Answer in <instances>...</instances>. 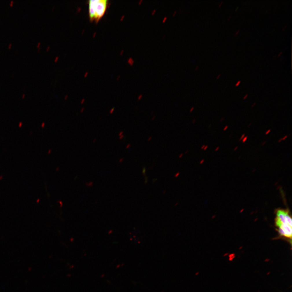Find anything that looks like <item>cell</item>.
<instances>
[{"label":"cell","instance_id":"obj_1","mask_svg":"<svg viewBox=\"0 0 292 292\" xmlns=\"http://www.w3.org/2000/svg\"><path fill=\"white\" fill-rule=\"evenodd\" d=\"M108 0H91L88 1L89 17L91 22L98 23L106 12Z\"/></svg>","mask_w":292,"mask_h":292},{"label":"cell","instance_id":"obj_2","mask_svg":"<svg viewBox=\"0 0 292 292\" xmlns=\"http://www.w3.org/2000/svg\"><path fill=\"white\" fill-rule=\"evenodd\" d=\"M275 226L278 232V239H282L287 241L291 246L292 244V226L284 224L275 218Z\"/></svg>","mask_w":292,"mask_h":292},{"label":"cell","instance_id":"obj_3","mask_svg":"<svg viewBox=\"0 0 292 292\" xmlns=\"http://www.w3.org/2000/svg\"><path fill=\"white\" fill-rule=\"evenodd\" d=\"M276 218L284 224L292 226V217L289 211L286 209H278L276 212Z\"/></svg>","mask_w":292,"mask_h":292},{"label":"cell","instance_id":"obj_4","mask_svg":"<svg viewBox=\"0 0 292 292\" xmlns=\"http://www.w3.org/2000/svg\"><path fill=\"white\" fill-rule=\"evenodd\" d=\"M129 63H130V64H131V65H133V64H134V60H133V59H132V58H130V60H129Z\"/></svg>","mask_w":292,"mask_h":292},{"label":"cell","instance_id":"obj_5","mask_svg":"<svg viewBox=\"0 0 292 292\" xmlns=\"http://www.w3.org/2000/svg\"><path fill=\"white\" fill-rule=\"evenodd\" d=\"M115 108H112V109H111V110H110V111H109V113H110V114H113V113H114V111H115Z\"/></svg>","mask_w":292,"mask_h":292},{"label":"cell","instance_id":"obj_6","mask_svg":"<svg viewBox=\"0 0 292 292\" xmlns=\"http://www.w3.org/2000/svg\"><path fill=\"white\" fill-rule=\"evenodd\" d=\"M247 136H245V137L243 138V140H242V142L243 143H245L246 142V140H247Z\"/></svg>","mask_w":292,"mask_h":292},{"label":"cell","instance_id":"obj_7","mask_svg":"<svg viewBox=\"0 0 292 292\" xmlns=\"http://www.w3.org/2000/svg\"><path fill=\"white\" fill-rule=\"evenodd\" d=\"M245 134H242V136H241V138H240V139H239V141H241V140H243V138L245 137Z\"/></svg>","mask_w":292,"mask_h":292},{"label":"cell","instance_id":"obj_8","mask_svg":"<svg viewBox=\"0 0 292 292\" xmlns=\"http://www.w3.org/2000/svg\"><path fill=\"white\" fill-rule=\"evenodd\" d=\"M167 19H168V17H167V16L164 17V18H163V19L162 21V23H165L166 21H167Z\"/></svg>","mask_w":292,"mask_h":292},{"label":"cell","instance_id":"obj_9","mask_svg":"<svg viewBox=\"0 0 292 292\" xmlns=\"http://www.w3.org/2000/svg\"><path fill=\"white\" fill-rule=\"evenodd\" d=\"M156 12V9H154V10H153L152 11V12H151V15L153 16V15H154L155 14Z\"/></svg>","mask_w":292,"mask_h":292},{"label":"cell","instance_id":"obj_10","mask_svg":"<svg viewBox=\"0 0 292 292\" xmlns=\"http://www.w3.org/2000/svg\"><path fill=\"white\" fill-rule=\"evenodd\" d=\"M240 83H241V80L238 81L237 82V83H236V84H235V86L236 87L238 86H239V85H240Z\"/></svg>","mask_w":292,"mask_h":292},{"label":"cell","instance_id":"obj_11","mask_svg":"<svg viewBox=\"0 0 292 292\" xmlns=\"http://www.w3.org/2000/svg\"><path fill=\"white\" fill-rule=\"evenodd\" d=\"M142 96H143V95H142V94L140 95V96H138V100H141V99H142Z\"/></svg>","mask_w":292,"mask_h":292},{"label":"cell","instance_id":"obj_12","mask_svg":"<svg viewBox=\"0 0 292 292\" xmlns=\"http://www.w3.org/2000/svg\"><path fill=\"white\" fill-rule=\"evenodd\" d=\"M271 129H269V130H268L267 131V132H265V134H266V135H267V134H269V133H270V132H271Z\"/></svg>","mask_w":292,"mask_h":292},{"label":"cell","instance_id":"obj_13","mask_svg":"<svg viewBox=\"0 0 292 292\" xmlns=\"http://www.w3.org/2000/svg\"><path fill=\"white\" fill-rule=\"evenodd\" d=\"M239 32H240V30H238V31H237L236 32H235V34H234V35H235V36H236V35H238V33H239Z\"/></svg>","mask_w":292,"mask_h":292},{"label":"cell","instance_id":"obj_14","mask_svg":"<svg viewBox=\"0 0 292 292\" xmlns=\"http://www.w3.org/2000/svg\"><path fill=\"white\" fill-rule=\"evenodd\" d=\"M85 99H83L81 101L80 104H83L85 102Z\"/></svg>","mask_w":292,"mask_h":292},{"label":"cell","instance_id":"obj_15","mask_svg":"<svg viewBox=\"0 0 292 292\" xmlns=\"http://www.w3.org/2000/svg\"><path fill=\"white\" fill-rule=\"evenodd\" d=\"M177 13V12L176 11H175L173 13L172 15V16H175L176 14Z\"/></svg>","mask_w":292,"mask_h":292},{"label":"cell","instance_id":"obj_16","mask_svg":"<svg viewBox=\"0 0 292 292\" xmlns=\"http://www.w3.org/2000/svg\"><path fill=\"white\" fill-rule=\"evenodd\" d=\"M143 2V0H140V1H138V5H140Z\"/></svg>","mask_w":292,"mask_h":292},{"label":"cell","instance_id":"obj_17","mask_svg":"<svg viewBox=\"0 0 292 292\" xmlns=\"http://www.w3.org/2000/svg\"><path fill=\"white\" fill-rule=\"evenodd\" d=\"M287 137H288V135H286V136H284L283 138H282V140H285L286 139H287Z\"/></svg>","mask_w":292,"mask_h":292},{"label":"cell","instance_id":"obj_18","mask_svg":"<svg viewBox=\"0 0 292 292\" xmlns=\"http://www.w3.org/2000/svg\"><path fill=\"white\" fill-rule=\"evenodd\" d=\"M199 65H197V66L195 68V70H198V69H199Z\"/></svg>","mask_w":292,"mask_h":292},{"label":"cell","instance_id":"obj_19","mask_svg":"<svg viewBox=\"0 0 292 292\" xmlns=\"http://www.w3.org/2000/svg\"><path fill=\"white\" fill-rule=\"evenodd\" d=\"M123 134H124V132H122H122H120V133H119V136H122V135H123Z\"/></svg>","mask_w":292,"mask_h":292},{"label":"cell","instance_id":"obj_20","mask_svg":"<svg viewBox=\"0 0 292 292\" xmlns=\"http://www.w3.org/2000/svg\"><path fill=\"white\" fill-rule=\"evenodd\" d=\"M85 108H84V107H83V108H82V109H81V111H80L81 113H83V112H84V111H85Z\"/></svg>","mask_w":292,"mask_h":292},{"label":"cell","instance_id":"obj_21","mask_svg":"<svg viewBox=\"0 0 292 292\" xmlns=\"http://www.w3.org/2000/svg\"><path fill=\"white\" fill-rule=\"evenodd\" d=\"M130 146H131V144H128V145H127V146H126V148H130Z\"/></svg>","mask_w":292,"mask_h":292},{"label":"cell","instance_id":"obj_22","mask_svg":"<svg viewBox=\"0 0 292 292\" xmlns=\"http://www.w3.org/2000/svg\"><path fill=\"white\" fill-rule=\"evenodd\" d=\"M208 148V145H206V146H205V148H204L203 150H207V148Z\"/></svg>","mask_w":292,"mask_h":292},{"label":"cell","instance_id":"obj_23","mask_svg":"<svg viewBox=\"0 0 292 292\" xmlns=\"http://www.w3.org/2000/svg\"><path fill=\"white\" fill-rule=\"evenodd\" d=\"M247 97H248V95L246 94V95H245V96H244V98H243V100H245V99H246V98H247Z\"/></svg>","mask_w":292,"mask_h":292},{"label":"cell","instance_id":"obj_24","mask_svg":"<svg viewBox=\"0 0 292 292\" xmlns=\"http://www.w3.org/2000/svg\"><path fill=\"white\" fill-rule=\"evenodd\" d=\"M266 142H267L266 141H264V142H262V143L261 144L262 146H263L264 145H265V144L266 143Z\"/></svg>","mask_w":292,"mask_h":292},{"label":"cell","instance_id":"obj_25","mask_svg":"<svg viewBox=\"0 0 292 292\" xmlns=\"http://www.w3.org/2000/svg\"><path fill=\"white\" fill-rule=\"evenodd\" d=\"M228 126H225V128H224V130H224V131H226V130H227V129H228Z\"/></svg>","mask_w":292,"mask_h":292},{"label":"cell","instance_id":"obj_26","mask_svg":"<svg viewBox=\"0 0 292 292\" xmlns=\"http://www.w3.org/2000/svg\"><path fill=\"white\" fill-rule=\"evenodd\" d=\"M124 135H122V136H120V140H122V139H123V138H124Z\"/></svg>","mask_w":292,"mask_h":292},{"label":"cell","instance_id":"obj_27","mask_svg":"<svg viewBox=\"0 0 292 292\" xmlns=\"http://www.w3.org/2000/svg\"><path fill=\"white\" fill-rule=\"evenodd\" d=\"M219 148H220V147H219V146H218V147H217V148H216V149H215V151H218V150H219Z\"/></svg>","mask_w":292,"mask_h":292},{"label":"cell","instance_id":"obj_28","mask_svg":"<svg viewBox=\"0 0 292 292\" xmlns=\"http://www.w3.org/2000/svg\"><path fill=\"white\" fill-rule=\"evenodd\" d=\"M194 109V107H192L191 109L190 110V113H192V112L193 110Z\"/></svg>","mask_w":292,"mask_h":292},{"label":"cell","instance_id":"obj_29","mask_svg":"<svg viewBox=\"0 0 292 292\" xmlns=\"http://www.w3.org/2000/svg\"><path fill=\"white\" fill-rule=\"evenodd\" d=\"M151 139H152V137H151V136H150V137H149L148 138V141H150V140H151Z\"/></svg>","mask_w":292,"mask_h":292},{"label":"cell","instance_id":"obj_30","mask_svg":"<svg viewBox=\"0 0 292 292\" xmlns=\"http://www.w3.org/2000/svg\"><path fill=\"white\" fill-rule=\"evenodd\" d=\"M282 140H282V138H280V140H278V142L279 143H280V142H281V141H282Z\"/></svg>","mask_w":292,"mask_h":292},{"label":"cell","instance_id":"obj_31","mask_svg":"<svg viewBox=\"0 0 292 292\" xmlns=\"http://www.w3.org/2000/svg\"><path fill=\"white\" fill-rule=\"evenodd\" d=\"M256 105V103L254 102V103L253 104H252V106H251V107H252V108L254 107V106H255Z\"/></svg>","mask_w":292,"mask_h":292},{"label":"cell","instance_id":"obj_32","mask_svg":"<svg viewBox=\"0 0 292 292\" xmlns=\"http://www.w3.org/2000/svg\"><path fill=\"white\" fill-rule=\"evenodd\" d=\"M96 140H97L96 138H94V139L93 140V143H95V142H96Z\"/></svg>","mask_w":292,"mask_h":292},{"label":"cell","instance_id":"obj_33","mask_svg":"<svg viewBox=\"0 0 292 292\" xmlns=\"http://www.w3.org/2000/svg\"><path fill=\"white\" fill-rule=\"evenodd\" d=\"M238 148V146H236V147H235V148H234V151H236V150H237V148Z\"/></svg>","mask_w":292,"mask_h":292},{"label":"cell","instance_id":"obj_34","mask_svg":"<svg viewBox=\"0 0 292 292\" xmlns=\"http://www.w3.org/2000/svg\"><path fill=\"white\" fill-rule=\"evenodd\" d=\"M205 144H204V145H203V146H202L201 148L202 149H203L204 148H205Z\"/></svg>","mask_w":292,"mask_h":292},{"label":"cell","instance_id":"obj_35","mask_svg":"<svg viewBox=\"0 0 292 292\" xmlns=\"http://www.w3.org/2000/svg\"><path fill=\"white\" fill-rule=\"evenodd\" d=\"M166 37V35H164L163 37H162V39H165Z\"/></svg>","mask_w":292,"mask_h":292},{"label":"cell","instance_id":"obj_36","mask_svg":"<svg viewBox=\"0 0 292 292\" xmlns=\"http://www.w3.org/2000/svg\"><path fill=\"white\" fill-rule=\"evenodd\" d=\"M220 76H221V74H219L218 76L217 77V78H217V79H219V78L220 77Z\"/></svg>","mask_w":292,"mask_h":292},{"label":"cell","instance_id":"obj_37","mask_svg":"<svg viewBox=\"0 0 292 292\" xmlns=\"http://www.w3.org/2000/svg\"><path fill=\"white\" fill-rule=\"evenodd\" d=\"M183 153H181V154L180 155H179V158H181V157H182L183 156Z\"/></svg>","mask_w":292,"mask_h":292},{"label":"cell","instance_id":"obj_38","mask_svg":"<svg viewBox=\"0 0 292 292\" xmlns=\"http://www.w3.org/2000/svg\"><path fill=\"white\" fill-rule=\"evenodd\" d=\"M224 118H222V119H221V120H220V122H223V121H224Z\"/></svg>","mask_w":292,"mask_h":292},{"label":"cell","instance_id":"obj_39","mask_svg":"<svg viewBox=\"0 0 292 292\" xmlns=\"http://www.w3.org/2000/svg\"><path fill=\"white\" fill-rule=\"evenodd\" d=\"M13 3H14V1H12L11 2L10 4L11 6H12V5L13 4Z\"/></svg>","mask_w":292,"mask_h":292},{"label":"cell","instance_id":"obj_40","mask_svg":"<svg viewBox=\"0 0 292 292\" xmlns=\"http://www.w3.org/2000/svg\"><path fill=\"white\" fill-rule=\"evenodd\" d=\"M282 53V52H280V53L279 54H278V56H280V55Z\"/></svg>","mask_w":292,"mask_h":292},{"label":"cell","instance_id":"obj_41","mask_svg":"<svg viewBox=\"0 0 292 292\" xmlns=\"http://www.w3.org/2000/svg\"><path fill=\"white\" fill-rule=\"evenodd\" d=\"M222 3H223V1H222V2H221V3H220V4L219 5V7H220V6H221V5H222Z\"/></svg>","mask_w":292,"mask_h":292},{"label":"cell","instance_id":"obj_42","mask_svg":"<svg viewBox=\"0 0 292 292\" xmlns=\"http://www.w3.org/2000/svg\"><path fill=\"white\" fill-rule=\"evenodd\" d=\"M11 46H12V44H10L9 45V48H11Z\"/></svg>","mask_w":292,"mask_h":292},{"label":"cell","instance_id":"obj_43","mask_svg":"<svg viewBox=\"0 0 292 292\" xmlns=\"http://www.w3.org/2000/svg\"><path fill=\"white\" fill-rule=\"evenodd\" d=\"M195 122H196V120H194L192 122L193 124H194V123H195Z\"/></svg>","mask_w":292,"mask_h":292},{"label":"cell","instance_id":"obj_44","mask_svg":"<svg viewBox=\"0 0 292 292\" xmlns=\"http://www.w3.org/2000/svg\"><path fill=\"white\" fill-rule=\"evenodd\" d=\"M67 96H66L65 97V100H66L67 99Z\"/></svg>","mask_w":292,"mask_h":292},{"label":"cell","instance_id":"obj_45","mask_svg":"<svg viewBox=\"0 0 292 292\" xmlns=\"http://www.w3.org/2000/svg\"><path fill=\"white\" fill-rule=\"evenodd\" d=\"M251 123H250V124H249V125H248V126H247V127H248V128H249V126H251Z\"/></svg>","mask_w":292,"mask_h":292},{"label":"cell","instance_id":"obj_46","mask_svg":"<svg viewBox=\"0 0 292 292\" xmlns=\"http://www.w3.org/2000/svg\"><path fill=\"white\" fill-rule=\"evenodd\" d=\"M155 116H153V118H152V120H154V119H155Z\"/></svg>","mask_w":292,"mask_h":292},{"label":"cell","instance_id":"obj_47","mask_svg":"<svg viewBox=\"0 0 292 292\" xmlns=\"http://www.w3.org/2000/svg\"><path fill=\"white\" fill-rule=\"evenodd\" d=\"M204 161V160H202V161H201V163H201V164L203 163V162Z\"/></svg>","mask_w":292,"mask_h":292},{"label":"cell","instance_id":"obj_48","mask_svg":"<svg viewBox=\"0 0 292 292\" xmlns=\"http://www.w3.org/2000/svg\"><path fill=\"white\" fill-rule=\"evenodd\" d=\"M286 27H287V26H285L284 27V28H283V30H284V29H285V28H286Z\"/></svg>","mask_w":292,"mask_h":292},{"label":"cell","instance_id":"obj_49","mask_svg":"<svg viewBox=\"0 0 292 292\" xmlns=\"http://www.w3.org/2000/svg\"><path fill=\"white\" fill-rule=\"evenodd\" d=\"M123 159H124L123 158L121 159L120 160V161H122V160H123Z\"/></svg>","mask_w":292,"mask_h":292},{"label":"cell","instance_id":"obj_50","mask_svg":"<svg viewBox=\"0 0 292 292\" xmlns=\"http://www.w3.org/2000/svg\"><path fill=\"white\" fill-rule=\"evenodd\" d=\"M188 151H189L188 150H187V151H186V152H185V154H186V153H187L188 152Z\"/></svg>","mask_w":292,"mask_h":292},{"label":"cell","instance_id":"obj_51","mask_svg":"<svg viewBox=\"0 0 292 292\" xmlns=\"http://www.w3.org/2000/svg\"><path fill=\"white\" fill-rule=\"evenodd\" d=\"M231 18V16H230V17H229V18H228V20H229V19H230V18Z\"/></svg>","mask_w":292,"mask_h":292},{"label":"cell","instance_id":"obj_52","mask_svg":"<svg viewBox=\"0 0 292 292\" xmlns=\"http://www.w3.org/2000/svg\"><path fill=\"white\" fill-rule=\"evenodd\" d=\"M39 45H40V43H38V45H37V47H39Z\"/></svg>","mask_w":292,"mask_h":292}]
</instances>
